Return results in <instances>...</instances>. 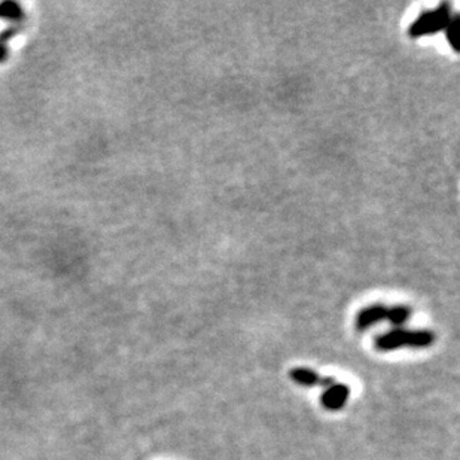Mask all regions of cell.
<instances>
[{"instance_id": "cell-3", "label": "cell", "mask_w": 460, "mask_h": 460, "mask_svg": "<svg viewBox=\"0 0 460 460\" xmlns=\"http://www.w3.org/2000/svg\"><path fill=\"white\" fill-rule=\"evenodd\" d=\"M387 309L389 307L383 304H374L367 307V309L362 310L356 317V328L359 331H365L371 328L372 325L382 322V320L387 319Z\"/></svg>"}, {"instance_id": "cell-6", "label": "cell", "mask_w": 460, "mask_h": 460, "mask_svg": "<svg viewBox=\"0 0 460 460\" xmlns=\"http://www.w3.org/2000/svg\"><path fill=\"white\" fill-rule=\"evenodd\" d=\"M290 375L298 384H302V386H313V384L320 383L319 375L316 372H313L312 370H302V368L294 370Z\"/></svg>"}, {"instance_id": "cell-4", "label": "cell", "mask_w": 460, "mask_h": 460, "mask_svg": "<svg viewBox=\"0 0 460 460\" xmlns=\"http://www.w3.org/2000/svg\"><path fill=\"white\" fill-rule=\"evenodd\" d=\"M348 396V390L346 386H331L326 394L324 395L322 401H324V406L329 410H338L344 406V402Z\"/></svg>"}, {"instance_id": "cell-7", "label": "cell", "mask_w": 460, "mask_h": 460, "mask_svg": "<svg viewBox=\"0 0 460 460\" xmlns=\"http://www.w3.org/2000/svg\"><path fill=\"white\" fill-rule=\"evenodd\" d=\"M445 33H447V40L450 42V45L453 49H459V39H460V18L459 16L452 17L449 25L445 27Z\"/></svg>"}, {"instance_id": "cell-1", "label": "cell", "mask_w": 460, "mask_h": 460, "mask_svg": "<svg viewBox=\"0 0 460 460\" xmlns=\"http://www.w3.org/2000/svg\"><path fill=\"white\" fill-rule=\"evenodd\" d=\"M435 337L430 331H407L395 329L383 334L375 340V347L379 350H395V348L410 346V347H427L434 343Z\"/></svg>"}, {"instance_id": "cell-2", "label": "cell", "mask_w": 460, "mask_h": 460, "mask_svg": "<svg viewBox=\"0 0 460 460\" xmlns=\"http://www.w3.org/2000/svg\"><path fill=\"white\" fill-rule=\"evenodd\" d=\"M452 20V6L449 4H442L434 11L423 12L410 27L411 37H422L427 35H434L449 25Z\"/></svg>"}, {"instance_id": "cell-5", "label": "cell", "mask_w": 460, "mask_h": 460, "mask_svg": "<svg viewBox=\"0 0 460 460\" xmlns=\"http://www.w3.org/2000/svg\"><path fill=\"white\" fill-rule=\"evenodd\" d=\"M411 316V310L406 305H395V307H389L387 309V320L390 324L401 326L402 324H406L407 320Z\"/></svg>"}, {"instance_id": "cell-8", "label": "cell", "mask_w": 460, "mask_h": 460, "mask_svg": "<svg viewBox=\"0 0 460 460\" xmlns=\"http://www.w3.org/2000/svg\"><path fill=\"white\" fill-rule=\"evenodd\" d=\"M23 17L21 6L16 2L0 4V18L5 20H18Z\"/></svg>"}]
</instances>
